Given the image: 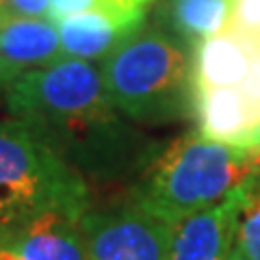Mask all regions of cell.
Returning <instances> with one entry per match:
<instances>
[{
	"mask_svg": "<svg viewBox=\"0 0 260 260\" xmlns=\"http://www.w3.org/2000/svg\"><path fill=\"white\" fill-rule=\"evenodd\" d=\"M5 98L13 119L83 176L109 180L141 169L154 150L111 102L95 63L61 59L26 72L5 89Z\"/></svg>",
	"mask_w": 260,
	"mask_h": 260,
	"instance_id": "1",
	"label": "cell"
},
{
	"mask_svg": "<svg viewBox=\"0 0 260 260\" xmlns=\"http://www.w3.org/2000/svg\"><path fill=\"white\" fill-rule=\"evenodd\" d=\"M258 167L260 148L219 141L195 128L152 150L128 198L178 225L228 200Z\"/></svg>",
	"mask_w": 260,
	"mask_h": 260,
	"instance_id": "2",
	"label": "cell"
},
{
	"mask_svg": "<svg viewBox=\"0 0 260 260\" xmlns=\"http://www.w3.org/2000/svg\"><path fill=\"white\" fill-rule=\"evenodd\" d=\"M193 54L162 28L143 26L100 63L107 95L126 119L139 124L195 119Z\"/></svg>",
	"mask_w": 260,
	"mask_h": 260,
	"instance_id": "3",
	"label": "cell"
},
{
	"mask_svg": "<svg viewBox=\"0 0 260 260\" xmlns=\"http://www.w3.org/2000/svg\"><path fill=\"white\" fill-rule=\"evenodd\" d=\"M91 208L85 176L22 124H0V225L59 213L80 221Z\"/></svg>",
	"mask_w": 260,
	"mask_h": 260,
	"instance_id": "4",
	"label": "cell"
},
{
	"mask_svg": "<svg viewBox=\"0 0 260 260\" xmlns=\"http://www.w3.org/2000/svg\"><path fill=\"white\" fill-rule=\"evenodd\" d=\"M87 260H167L176 228L137 202L89 208L78 221Z\"/></svg>",
	"mask_w": 260,
	"mask_h": 260,
	"instance_id": "5",
	"label": "cell"
},
{
	"mask_svg": "<svg viewBox=\"0 0 260 260\" xmlns=\"http://www.w3.org/2000/svg\"><path fill=\"white\" fill-rule=\"evenodd\" d=\"M145 15L148 9L143 7H109L83 11L54 22L63 59L102 63L128 37L145 26Z\"/></svg>",
	"mask_w": 260,
	"mask_h": 260,
	"instance_id": "6",
	"label": "cell"
},
{
	"mask_svg": "<svg viewBox=\"0 0 260 260\" xmlns=\"http://www.w3.org/2000/svg\"><path fill=\"white\" fill-rule=\"evenodd\" d=\"M0 260H87L78 221L48 213L0 225Z\"/></svg>",
	"mask_w": 260,
	"mask_h": 260,
	"instance_id": "7",
	"label": "cell"
},
{
	"mask_svg": "<svg viewBox=\"0 0 260 260\" xmlns=\"http://www.w3.org/2000/svg\"><path fill=\"white\" fill-rule=\"evenodd\" d=\"M61 59V39L52 20L5 18L0 24V78L7 87L26 72Z\"/></svg>",
	"mask_w": 260,
	"mask_h": 260,
	"instance_id": "8",
	"label": "cell"
},
{
	"mask_svg": "<svg viewBox=\"0 0 260 260\" xmlns=\"http://www.w3.org/2000/svg\"><path fill=\"white\" fill-rule=\"evenodd\" d=\"M241 189L217 206L178 223L167 260H225L234 245Z\"/></svg>",
	"mask_w": 260,
	"mask_h": 260,
	"instance_id": "9",
	"label": "cell"
},
{
	"mask_svg": "<svg viewBox=\"0 0 260 260\" xmlns=\"http://www.w3.org/2000/svg\"><path fill=\"white\" fill-rule=\"evenodd\" d=\"M232 0H162L156 9L162 28L195 52L230 22Z\"/></svg>",
	"mask_w": 260,
	"mask_h": 260,
	"instance_id": "10",
	"label": "cell"
},
{
	"mask_svg": "<svg viewBox=\"0 0 260 260\" xmlns=\"http://www.w3.org/2000/svg\"><path fill=\"white\" fill-rule=\"evenodd\" d=\"M234 247H239L249 260H260V167L241 186Z\"/></svg>",
	"mask_w": 260,
	"mask_h": 260,
	"instance_id": "11",
	"label": "cell"
},
{
	"mask_svg": "<svg viewBox=\"0 0 260 260\" xmlns=\"http://www.w3.org/2000/svg\"><path fill=\"white\" fill-rule=\"evenodd\" d=\"M109 7H135V5H130L128 0H50L48 20L59 22L63 18H70V15H76L83 11L109 9Z\"/></svg>",
	"mask_w": 260,
	"mask_h": 260,
	"instance_id": "12",
	"label": "cell"
},
{
	"mask_svg": "<svg viewBox=\"0 0 260 260\" xmlns=\"http://www.w3.org/2000/svg\"><path fill=\"white\" fill-rule=\"evenodd\" d=\"M228 26L260 30V0H232V13Z\"/></svg>",
	"mask_w": 260,
	"mask_h": 260,
	"instance_id": "13",
	"label": "cell"
},
{
	"mask_svg": "<svg viewBox=\"0 0 260 260\" xmlns=\"http://www.w3.org/2000/svg\"><path fill=\"white\" fill-rule=\"evenodd\" d=\"M50 0H0V11L9 18H37L48 20Z\"/></svg>",
	"mask_w": 260,
	"mask_h": 260,
	"instance_id": "14",
	"label": "cell"
},
{
	"mask_svg": "<svg viewBox=\"0 0 260 260\" xmlns=\"http://www.w3.org/2000/svg\"><path fill=\"white\" fill-rule=\"evenodd\" d=\"M225 260H249L245 254H243V251L239 249V247H234L232 245V249H230V254H228V258Z\"/></svg>",
	"mask_w": 260,
	"mask_h": 260,
	"instance_id": "15",
	"label": "cell"
},
{
	"mask_svg": "<svg viewBox=\"0 0 260 260\" xmlns=\"http://www.w3.org/2000/svg\"><path fill=\"white\" fill-rule=\"evenodd\" d=\"M130 5H135V7H145V9H148V5H152L154 0H128Z\"/></svg>",
	"mask_w": 260,
	"mask_h": 260,
	"instance_id": "16",
	"label": "cell"
},
{
	"mask_svg": "<svg viewBox=\"0 0 260 260\" xmlns=\"http://www.w3.org/2000/svg\"><path fill=\"white\" fill-rule=\"evenodd\" d=\"M5 89H7V85H5V80L0 78V91H5Z\"/></svg>",
	"mask_w": 260,
	"mask_h": 260,
	"instance_id": "17",
	"label": "cell"
},
{
	"mask_svg": "<svg viewBox=\"0 0 260 260\" xmlns=\"http://www.w3.org/2000/svg\"><path fill=\"white\" fill-rule=\"evenodd\" d=\"M3 22H5V20H3ZM3 22H0V24H3Z\"/></svg>",
	"mask_w": 260,
	"mask_h": 260,
	"instance_id": "18",
	"label": "cell"
}]
</instances>
